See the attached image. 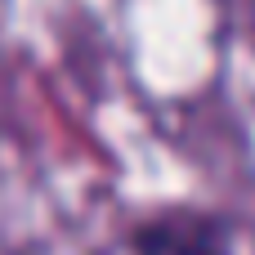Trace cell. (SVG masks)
<instances>
[{"mask_svg": "<svg viewBox=\"0 0 255 255\" xmlns=\"http://www.w3.org/2000/svg\"><path fill=\"white\" fill-rule=\"evenodd\" d=\"M247 31H251V40H255V0H247Z\"/></svg>", "mask_w": 255, "mask_h": 255, "instance_id": "2", "label": "cell"}, {"mask_svg": "<svg viewBox=\"0 0 255 255\" xmlns=\"http://www.w3.org/2000/svg\"><path fill=\"white\" fill-rule=\"evenodd\" d=\"M130 255H238V224L224 211L170 202L126 229Z\"/></svg>", "mask_w": 255, "mask_h": 255, "instance_id": "1", "label": "cell"}]
</instances>
